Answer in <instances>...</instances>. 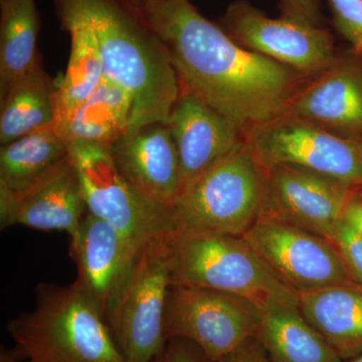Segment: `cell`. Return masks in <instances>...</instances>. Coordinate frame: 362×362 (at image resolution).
<instances>
[{"label": "cell", "instance_id": "1", "mask_svg": "<svg viewBox=\"0 0 362 362\" xmlns=\"http://www.w3.org/2000/svg\"><path fill=\"white\" fill-rule=\"evenodd\" d=\"M139 14L168 51L180 89L201 98L245 135L284 115L302 87L303 75L242 47L189 0H144Z\"/></svg>", "mask_w": 362, "mask_h": 362}, {"label": "cell", "instance_id": "2", "mask_svg": "<svg viewBox=\"0 0 362 362\" xmlns=\"http://www.w3.org/2000/svg\"><path fill=\"white\" fill-rule=\"evenodd\" d=\"M58 16L89 23L96 37L104 76L133 97L130 128L168 125L180 94L175 66L160 40L139 16L119 0H54Z\"/></svg>", "mask_w": 362, "mask_h": 362}, {"label": "cell", "instance_id": "3", "mask_svg": "<svg viewBox=\"0 0 362 362\" xmlns=\"http://www.w3.org/2000/svg\"><path fill=\"white\" fill-rule=\"evenodd\" d=\"M7 331L30 362H126L101 312L75 282L40 284L35 309L11 319Z\"/></svg>", "mask_w": 362, "mask_h": 362}, {"label": "cell", "instance_id": "4", "mask_svg": "<svg viewBox=\"0 0 362 362\" xmlns=\"http://www.w3.org/2000/svg\"><path fill=\"white\" fill-rule=\"evenodd\" d=\"M266 187V169L245 138L182 187L173 206L178 230L242 237L263 214Z\"/></svg>", "mask_w": 362, "mask_h": 362}, {"label": "cell", "instance_id": "5", "mask_svg": "<svg viewBox=\"0 0 362 362\" xmlns=\"http://www.w3.org/2000/svg\"><path fill=\"white\" fill-rule=\"evenodd\" d=\"M171 285L206 288L258 305L297 301L298 295L267 268L244 238L209 230H180L173 242Z\"/></svg>", "mask_w": 362, "mask_h": 362}, {"label": "cell", "instance_id": "6", "mask_svg": "<svg viewBox=\"0 0 362 362\" xmlns=\"http://www.w3.org/2000/svg\"><path fill=\"white\" fill-rule=\"evenodd\" d=\"M175 233L143 245L136 252L106 322L126 362H152L165 349L164 313L171 287Z\"/></svg>", "mask_w": 362, "mask_h": 362}, {"label": "cell", "instance_id": "7", "mask_svg": "<svg viewBox=\"0 0 362 362\" xmlns=\"http://www.w3.org/2000/svg\"><path fill=\"white\" fill-rule=\"evenodd\" d=\"M69 156L80 176L88 211L110 223L133 246L177 232L173 209L139 194L119 173L110 147L71 141Z\"/></svg>", "mask_w": 362, "mask_h": 362}, {"label": "cell", "instance_id": "8", "mask_svg": "<svg viewBox=\"0 0 362 362\" xmlns=\"http://www.w3.org/2000/svg\"><path fill=\"white\" fill-rule=\"evenodd\" d=\"M263 310L250 300L206 288L171 285L164 313V337L194 342L218 362L257 337Z\"/></svg>", "mask_w": 362, "mask_h": 362}, {"label": "cell", "instance_id": "9", "mask_svg": "<svg viewBox=\"0 0 362 362\" xmlns=\"http://www.w3.org/2000/svg\"><path fill=\"white\" fill-rule=\"evenodd\" d=\"M245 138L264 168L294 166L362 187V142L287 113L249 131Z\"/></svg>", "mask_w": 362, "mask_h": 362}, {"label": "cell", "instance_id": "10", "mask_svg": "<svg viewBox=\"0 0 362 362\" xmlns=\"http://www.w3.org/2000/svg\"><path fill=\"white\" fill-rule=\"evenodd\" d=\"M242 237L272 274L297 295L358 284L333 243L316 233L262 216Z\"/></svg>", "mask_w": 362, "mask_h": 362}, {"label": "cell", "instance_id": "11", "mask_svg": "<svg viewBox=\"0 0 362 362\" xmlns=\"http://www.w3.org/2000/svg\"><path fill=\"white\" fill-rule=\"evenodd\" d=\"M221 28L242 47L303 76L318 75L337 58L328 30L289 13L269 18L246 0L228 7Z\"/></svg>", "mask_w": 362, "mask_h": 362}, {"label": "cell", "instance_id": "12", "mask_svg": "<svg viewBox=\"0 0 362 362\" xmlns=\"http://www.w3.org/2000/svg\"><path fill=\"white\" fill-rule=\"evenodd\" d=\"M265 169L266 199L262 216L332 239L345 220L357 188L294 166L272 165Z\"/></svg>", "mask_w": 362, "mask_h": 362}, {"label": "cell", "instance_id": "13", "mask_svg": "<svg viewBox=\"0 0 362 362\" xmlns=\"http://www.w3.org/2000/svg\"><path fill=\"white\" fill-rule=\"evenodd\" d=\"M287 114L362 142V56H337L292 98Z\"/></svg>", "mask_w": 362, "mask_h": 362}, {"label": "cell", "instance_id": "14", "mask_svg": "<svg viewBox=\"0 0 362 362\" xmlns=\"http://www.w3.org/2000/svg\"><path fill=\"white\" fill-rule=\"evenodd\" d=\"M82 183L70 156L21 194L0 185V226L21 225L71 235L87 214Z\"/></svg>", "mask_w": 362, "mask_h": 362}, {"label": "cell", "instance_id": "15", "mask_svg": "<svg viewBox=\"0 0 362 362\" xmlns=\"http://www.w3.org/2000/svg\"><path fill=\"white\" fill-rule=\"evenodd\" d=\"M70 237L71 258L78 271L75 283L106 320L139 247L133 246L110 223L89 211Z\"/></svg>", "mask_w": 362, "mask_h": 362}, {"label": "cell", "instance_id": "16", "mask_svg": "<svg viewBox=\"0 0 362 362\" xmlns=\"http://www.w3.org/2000/svg\"><path fill=\"white\" fill-rule=\"evenodd\" d=\"M121 175L149 201L171 207L182 189L180 156L168 125L130 128L110 147Z\"/></svg>", "mask_w": 362, "mask_h": 362}, {"label": "cell", "instance_id": "17", "mask_svg": "<svg viewBox=\"0 0 362 362\" xmlns=\"http://www.w3.org/2000/svg\"><path fill=\"white\" fill-rule=\"evenodd\" d=\"M168 127L180 156L182 187L245 140L243 131L230 119L181 89Z\"/></svg>", "mask_w": 362, "mask_h": 362}, {"label": "cell", "instance_id": "18", "mask_svg": "<svg viewBox=\"0 0 362 362\" xmlns=\"http://www.w3.org/2000/svg\"><path fill=\"white\" fill-rule=\"evenodd\" d=\"M308 322L343 361L362 354V285L332 286L298 295Z\"/></svg>", "mask_w": 362, "mask_h": 362}, {"label": "cell", "instance_id": "19", "mask_svg": "<svg viewBox=\"0 0 362 362\" xmlns=\"http://www.w3.org/2000/svg\"><path fill=\"white\" fill-rule=\"evenodd\" d=\"M257 338L271 362H345L305 318L299 299L264 309Z\"/></svg>", "mask_w": 362, "mask_h": 362}, {"label": "cell", "instance_id": "20", "mask_svg": "<svg viewBox=\"0 0 362 362\" xmlns=\"http://www.w3.org/2000/svg\"><path fill=\"white\" fill-rule=\"evenodd\" d=\"M62 28L70 35L71 51L66 71L56 78L54 109L57 129L94 92L104 77L96 37L89 23L71 16H59Z\"/></svg>", "mask_w": 362, "mask_h": 362}, {"label": "cell", "instance_id": "21", "mask_svg": "<svg viewBox=\"0 0 362 362\" xmlns=\"http://www.w3.org/2000/svg\"><path fill=\"white\" fill-rule=\"evenodd\" d=\"M132 111V94L104 76L94 92L59 131L69 142L97 143L111 147L130 127Z\"/></svg>", "mask_w": 362, "mask_h": 362}, {"label": "cell", "instance_id": "22", "mask_svg": "<svg viewBox=\"0 0 362 362\" xmlns=\"http://www.w3.org/2000/svg\"><path fill=\"white\" fill-rule=\"evenodd\" d=\"M56 80L42 62L0 96V144L51 126L56 120Z\"/></svg>", "mask_w": 362, "mask_h": 362}, {"label": "cell", "instance_id": "23", "mask_svg": "<svg viewBox=\"0 0 362 362\" xmlns=\"http://www.w3.org/2000/svg\"><path fill=\"white\" fill-rule=\"evenodd\" d=\"M69 156V141L54 124L0 148V185L21 194Z\"/></svg>", "mask_w": 362, "mask_h": 362}, {"label": "cell", "instance_id": "24", "mask_svg": "<svg viewBox=\"0 0 362 362\" xmlns=\"http://www.w3.org/2000/svg\"><path fill=\"white\" fill-rule=\"evenodd\" d=\"M0 96L40 62L35 0H0Z\"/></svg>", "mask_w": 362, "mask_h": 362}, {"label": "cell", "instance_id": "25", "mask_svg": "<svg viewBox=\"0 0 362 362\" xmlns=\"http://www.w3.org/2000/svg\"><path fill=\"white\" fill-rule=\"evenodd\" d=\"M333 23L351 51L362 56V0H328Z\"/></svg>", "mask_w": 362, "mask_h": 362}, {"label": "cell", "instance_id": "26", "mask_svg": "<svg viewBox=\"0 0 362 362\" xmlns=\"http://www.w3.org/2000/svg\"><path fill=\"white\" fill-rule=\"evenodd\" d=\"M347 267L352 277L362 285V235L346 220L338 226L330 240Z\"/></svg>", "mask_w": 362, "mask_h": 362}, {"label": "cell", "instance_id": "27", "mask_svg": "<svg viewBox=\"0 0 362 362\" xmlns=\"http://www.w3.org/2000/svg\"><path fill=\"white\" fill-rule=\"evenodd\" d=\"M158 362H216L202 351L194 342L185 338H171L166 342L165 349Z\"/></svg>", "mask_w": 362, "mask_h": 362}, {"label": "cell", "instance_id": "28", "mask_svg": "<svg viewBox=\"0 0 362 362\" xmlns=\"http://www.w3.org/2000/svg\"><path fill=\"white\" fill-rule=\"evenodd\" d=\"M218 362H271L258 338L252 337Z\"/></svg>", "mask_w": 362, "mask_h": 362}, {"label": "cell", "instance_id": "29", "mask_svg": "<svg viewBox=\"0 0 362 362\" xmlns=\"http://www.w3.org/2000/svg\"><path fill=\"white\" fill-rule=\"evenodd\" d=\"M286 13L299 16L304 20L319 25L321 20L318 0H282Z\"/></svg>", "mask_w": 362, "mask_h": 362}, {"label": "cell", "instance_id": "30", "mask_svg": "<svg viewBox=\"0 0 362 362\" xmlns=\"http://www.w3.org/2000/svg\"><path fill=\"white\" fill-rule=\"evenodd\" d=\"M345 220L362 235V187L357 188L347 207Z\"/></svg>", "mask_w": 362, "mask_h": 362}, {"label": "cell", "instance_id": "31", "mask_svg": "<svg viewBox=\"0 0 362 362\" xmlns=\"http://www.w3.org/2000/svg\"><path fill=\"white\" fill-rule=\"evenodd\" d=\"M0 362H23L18 359V356L13 351H9L4 347H1V351H0ZM25 362H30L26 361Z\"/></svg>", "mask_w": 362, "mask_h": 362}, {"label": "cell", "instance_id": "32", "mask_svg": "<svg viewBox=\"0 0 362 362\" xmlns=\"http://www.w3.org/2000/svg\"><path fill=\"white\" fill-rule=\"evenodd\" d=\"M119 1L122 2L124 6H127L133 13L139 16L140 8H141L144 0H119Z\"/></svg>", "mask_w": 362, "mask_h": 362}, {"label": "cell", "instance_id": "33", "mask_svg": "<svg viewBox=\"0 0 362 362\" xmlns=\"http://www.w3.org/2000/svg\"><path fill=\"white\" fill-rule=\"evenodd\" d=\"M345 362H362V354L361 356L356 357V358L350 359V361H347Z\"/></svg>", "mask_w": 362, "mask_h": 362}, {"label": "cell", "instance_id": "34", "mask_svg": "<svg viewBox=\"0 0 362 362\" xmlns=\"http://www.w3.org/2000/svg\"><path fill=\"white\" fill-rule=\"evenodd\" d=\"M152 362H158V358H156V361H152Z\"/></svg>", "mask_w": 362, "mask_h": 362}]
</instances>
